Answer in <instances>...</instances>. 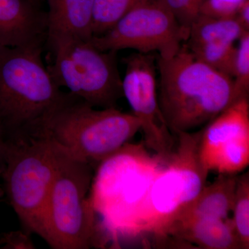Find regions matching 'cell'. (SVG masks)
Returning a JSON list of instances; mask_svg holds the SVG:
<instances>
[{"label":"cell","mask_w":249,"mask_h":249,"mask_svg":"<svg viewBox=\"0 0 249 249\" xmlns=\"http://www.w3.org/2000/svg\"><path fill=\"white\" fill-rule=\"evenodd\" d=\"M157 65L159 104L175 136L204 127L240 98L233 78L199 61L185 45L171 58L158 56Z\"/></svg>","instance_id":"cell-1"},{"label":"cell","mask_w":249,"mask_h":249,"mask_svg":"<svg viewBox=\"0 0 249 249\" xmlns=\"http://www.w3.org/2000/svg\"><path fill=\"white\" fill-rule=\"evenodd\" d=\"M163 162L142 142H128L98 165L90 200L111 237H142V211Z\"/></svg>","instance_id":"cell-2"},{"label":"cell","mask_w":249,"mask_h":249,"mask_svg":"<svg viewBox=\"0 0 249 249\" xmlns=\"http://www.w3.org/2000/svg\"><path fill=\"white\" fill-rule=\"evenodd\" d=\"M44 45L0 46V137L37 130L66 98L44 62Z\"/></svg>","instance_id":"cell-3"},{"label":"cell","mask_w":249,"mask_h":249,"mask_svg":"<svg viewBox=\"0 0 249 249\" xmlns=\"http://www.w3.org/2000/svg\"><path fill=\"white\" fill-rule=\"evenodd\" d=\"M53 142L55 170L42 214L40 237L53 249L95 247L101 230L90 200L94 168Z\"/></svg>","instance_id":"cell-4"},{"label":"cell","mask_w":249,"mask_h":249,"mask_svg":"<svg viewBox=\"0 0 249 249\" xmlns=\"http://www.w3.org/2000/svg\"><path fill=\"white\" fill-rule=\"evenodd\" d=\"M39 129L95 169L128 143L142 124L132 113L116 107L97 109L68 92Z\"/></svg>","instance_id":"cell-5"},{"label":"cell","mask_w":249,"mask_h":249,"mask_svg":"<svg viewBox=\"0 0 249 249\" xmlns=\"http://www.w3.org/2000/svg\"><path fill=\"white\" fill-rule=\"evenodd\" d=\"M0 157L10 204L24 227L41 236L42 214L55 170L53 140L42 129L0 139Z\"/></svg>","instance_id":"cell-6"},{"label":"cell","mask_w":249,"mask_h":249,"mask_svg":"<svg viewBox=\"0 0 249 249\" xmlns=\"http://www.w3.org/2000/svg\"><path fill=\"white\" fill-rule=\"evenodd\" d=\"M201 129L177 134L175 148L156 175L141 218V232L163 245L171 224L197 196L209 172L199 154Z\"/></svg>","instance_id":"cell-7"},{"label":"cell","mask_w":249,"mask_h":249,"mask_svg":"<svg viewBox=\"0 0 249 249\" xmlns=\"http://www.w3.org/2000/svg\"><path fill=\"white\" fill-rule=\"evenodd\" d=\"M47 70L59 88L96 108L116 107L124 97L116 52L102 51L90 40L49 37Z\"/></svg>","instance_id":"cell-8"},{"label":"cell","mask_w":249,"mask_h":249,"mask_svg":"<svg viewBox=\"0 0 249 249\" xmlns=\"http://www.w3.org/2000/svg\"><path fill=\"white\" fill-rule=\"evenodd\" d=\"M186 36L161 0H147L124 14L109 30L93 36L91 43L102 51L132 49L139 53H159L171 58L181 49Z\"/></svg>","instance_id":"cell-9"},{"label":"cell","mask_w":249,"mask_h":249,"mask_svg":"<svg viewBox=\"0 0 249 249\" xmlns=\"http://www.w3.org/2000/svg\"><path fill=\"white\" fill-rule=\"evenodd\" d=\"M124 62L123 95L132 114L140 121L147 149L162 160H167L177 138L168 128L159 104L157 58L152 53L137 52L124 58Z\"/></svg>","instance_id":"cell-10"},{"label":"cell","mask_w":249,"mask_h":249,"mask_svg":"<svg viewBox=\"0 0 249 249\" xmlns=\"http://www.w3.org/2000/svg\"><path fill=\"white\" fill-rule=\"evenodd\" d=\"M199 158L205 169L237 175L249 164V96L236 99L201 129Z\"/></svg>","instance_id":"cell-11"},{"label":"cell","mask_w":249,"mask_h":249,"mask_svg":"<svg viewBox=\"0 0 249 249\" xmlns=\"http://www.w3.org/2000/svg\"><path fill=\"white\" fill-rule=\"evenodd\" d=\"M47 15L29 0H0V46L45 44Z\"/></svg>","instance_id":"cell-12"},{"label":"cell","mask_w":249,"mask_h":249,"mask_svg":"<svg viewBox=\"0 0 249 249\" xmlns=\"http://www.w3.org/2000/svg\"><path fill=\"white\" fill-rule=\"evenodd\" d=\"M170 239L183 245L205 249H241L231 219L191 217L175 221L167 232Z\"/></svg>","instance_id":"cell-13"},{"label":"cell","mask_w":249,"mask_h":249,"mask_svg":"<svg viewBox=\"0 0 249 249\" xmlns=\"http://www.w3.org/2000/svg\"><path fill=\"white\" fill-rule=\"evenodd\" d=\"M47 38L73 37L91 40L94 0H46Z\"/></svg>","instance_id":"cell-14"},{"label":"cell","mask_w":249,"mask_h":249,"mask_svg":"<svg viewBox=\"0 0 249 249\" xmlns=\"http://www.w3.org/2000/svg\"><path fill=\"white\" fill-rule=\"evenodd\" d=\"M237 178V175L219 174L213 182L208 186L205 185L197 196L173 222L191 217L219 219L229 218V214L231 212Z\"/></svg>","instance_id":"cell-15"},{"label":"cell","mask_w":249,"mask_h":249,"mask_svg":"<svg viewBox=\"0 0 249 249\" xmlns=\"http://www.w3.org/2000/svg\"><path fill=\"white\" fill-rule=\"evenodd\" d=\"M246 31L235 18H221L199 15L192 24L186 44L226 42L235 43Z\"/></svg>","instance_id":"cell-16"},{"label":"cell","mask_w":249,"mask_h":249,"mask_svg":"<svg viewBox=\"0 0 249 249\" xmlns=\"http://www.w3.org/2000/svg\"><path fill=\"white\" fill-rule=\"evenodd\" d=\"M188 50L199 61L232 78L236 47L226 42L186 44Z\"/></svg>","instance_id":"cell-17"},{"label":"cell","mask_w":249,"mask_h":249,"mask_svg":"<svg viewBox=\"0 0 249 249\" xmlns=\"http://www.w3.org/2000/svg\"><path fill=\"white\" fill-rule=\"evenodd\" d=\"M231 221L241 249H249V175L237 178L231 209Z\"/></svg>","instance_id":"cell-18"},{"label":"cell","mask_w":249,"mask_h":249,"mask_svg":"<svg viewBox=\"0 0 249 249\" xmlns=\"http://www.w3.org/2000/svg\"><path fill=\"white\" fill-rule=\"evenodd\" d=\"M145 1L147 0H94L93 36L102 35L134 6Z\"/></svg>","instance_id":"cell-19"},{"label":"cell","mask_w":249,"mask_h":249,"mask_svg":"<svg viewBox=\"0 0 249 249\" xmlns=\"http://www.w3.org/2000/svg\"><path fill=\"white\" fill-rule=\"evenodd\" d=\"M232 78L237 96H249V31L239 39L238 46L236 47Z\"/></svg>","instance_id":"cell-20"},{"label":"cell","mask_w":249,"mask_h":249,"mask_svg":"<svg viewBox=\"0 0 249 249\" xmlns=\"http://www.w3.org/2000/svg\"><path fill=\"white\" fill-rule=\"evenodd\" d=\"M188 37L190 27L200 14L204 0H161Z\"/></svg>","instance_id":"cell-21"},{"label":"cell","mask_w":249,"mask_h":249,"mask_svg":"<svg viewBox=\"0 0 249 249\" xmlns=\"http://www.w3.org/2000/svg\"><path fill=\"white\" fill-rule=\"evenodd\" d=\"M247 0H204L200 14L211 17L235 18L241 6Z\"/></svg>","instance_id":"cell-22"},{"label":"cell","mask_w":249,"mask_h":249,"mask_svg":"<svg viewBox=\"0 0 249 249\" xmlns=\"http://www.w3.org/2000/svg\"><path fill=\"white\" fill-rule=\"evenodd\" d=\"M1 248L6 249H30L35 248L30 237L22 231L5 233L0 239Z\"/></svg>","instance_id":"cell-23"},{"label":"cell","mask_w":249,"mask_h":249,"mask_svg":"<svg viewBox=\"0 0 249 249\" xmlns=\"http://www.w3.org/2000/svg\"><path fill=\"white\" fill-rule=\"evenodd\" d=\"M235 18L246 31H249V0L241 6Z\"/></svg>","instance_id":"cell-24"},{"label":"cell","mask_w":249,"mask_h":249,"mask_svg":"<svg viewBox=\"0 0 249 249\" xmlns=\"http://www.w3.org/2000/svg\"><path fill=\"white\" fill-rule=\"evenodd\" d=\"M29 1H31L33 4L37 5V6H40L41 2H42L43 0H29Z\"/></svg>","instance_id":"cell-25"},{"label":"cell","mask_w":249,"mask_h":249,"mask_svg":"<svg viewBox=\"0 0 249 249\" xmlns=\"http://www.w3.org/2000/svg\"><path fill=\"white\" fill-rule=\"evenodd\" d=\"M1 168H0V175H1ZM1 195H2V192H1V190H0V197H1Z\"/></svg>","instance_id":"cell-26"}]
</instances>
